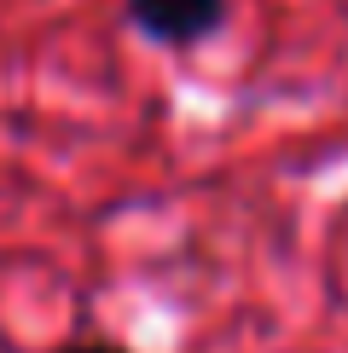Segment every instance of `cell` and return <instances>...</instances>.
<instances>
[{"mask_svg":"<svg viewBox=\"0 0 348 353\" xmlns=\"http://www.w3.org/2000/svg\"><path fill=\"white\" fill-rule=\"evenodd\" d=\"M122 18L151 47L192 52L226 29V0H122Z\"/></svg>","mask_w":348,"mask_h":353,"instance_id":"1","label":"cell"},{"mask_svg":"<svg viewBox=\"0 0 348 353\" xmlns=\"http://www.w3.org/2000/svg\"><path fill=\"white\" fill-rule=\"evenodd\" d=\"M58 353H128V347H116V342H70V347H58Z\"/></svg>","mask_w":348,"mask_h":353,"instance_id":"2","label":"cell"}]
</instances>
